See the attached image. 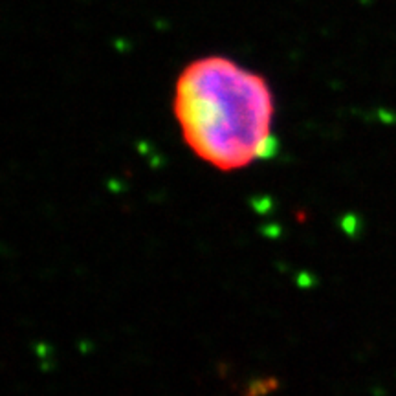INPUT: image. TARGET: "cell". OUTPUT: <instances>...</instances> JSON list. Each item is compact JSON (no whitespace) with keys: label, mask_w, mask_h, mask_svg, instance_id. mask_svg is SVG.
I'll return each instance as SVG.
<instances>
[{"label":"cell","mask_w":396,"mask_h":396,"mask_svg":"<svg viewBox=\"0 0 396 396\" xmlns=\"http://www.w3.org/2000/svg\"><path fill=\"white\" fill-rule=\"evenodd\" d=\"M274 112L268 83L226 57L198 59L176 81L185 144L219 171H239L274 153Z\"/></svg>","instance_id":"1"}]
</instances>
